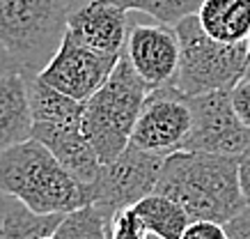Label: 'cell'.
Wrapping results in <instances>:
<instances>
[{
	"instance_id": "3",
	"label": "cell",
	"mask_w": 250,
	"mask_h": 239,
	"mask_svg": "<svg viewBox=\"0 0 250 239\" xmlns=\"http://www.w3.org/2000/svg\"><path fill=\"white\" fill-rule=\"evenodd\" d=\"M149 90L133 69L126 51H122L110 78L85 101L83 129L101 163L117 159L129 147Z\"/></svg>"
},
{
	"instance_id": "18",
	"label": "cell",
	"mask_w": 250,
	"mask_h": 239,
	"mask_svg": "<svg viewBox=\"0 0 250 239\" xmlns=\"http://www.w3.org/2000/svg\"><path fill=\"white\" fill-rule=\"evenodd\" d=\"M55 235L60 239H108V221L94 205L64 214Z\"/></svg>"
},
{
	"instance_id": "1",
	"label": "cell",
	"mask_w": 250,
	"mask_h": 239,
	"mask_svg": "<svg viewBox=\"0 0 250 239\" xmlns=\"http://www.w3.org/2000/svg\"><path fill=\"white\" fill-rule=\"evenodd\" d=\"M156 191L182 202L190 218L228 223L248 202L239 182V156L179 150L166 156Z\"/></svg>"
},
{
	"instance_id": "8",
	"label": "cell",
	"mask_w": 250,
	"mask_h": 239,
	"mask_svg": "<svg viewBox=\"0 0 250 239\" xmlns=\"http://www.w3.org/2000/svg\"><path fill=\"white\" fill-rule=\"evenodd\" d=\"M190 129L193 110L188 94L177 90L174 85H166L149 90L129 145L167 156L184 150Z\"/></svg>"
},
{
	"instance_id": "16",
	"label": "cell",
	"mask_w": 250,
	"mask_h": 239,
	"mask_svg": "<svg viewBox=\"0 0 250 239\" xmlns=\"http://www.w3.org/2000/svg\"><path fill=\"white\" fill-rule=\"evenodd\" d=\"M133 209L145 221L147 230L159 239H179L186 225L193 221L182 202H177L161 191L145 196L143 200L133 205Z\"/></svg>"
},
{
	"instance_id": "9",
	"label": "cell",
	"mask_w": 250,
	"mask_h": 239,
	"mask_svg": "<svg viewBox=\"0 0 250 239\" xmlns=\"http://www.w3.org/2000/svg\"><path fill=\"white\" fill-rule=\"evenodd\" d=\"M120 55L97 51L67 32L58 53L42 69L39 78L74 99L87 101L110 78Z\"/></svg>"
},
{
	"instance_id": "4",
	"label": "cell",
	"mask_w": 250,
	"mask_h": 239,
	"mask_svg": "<svg viewBox=\"0 0 250 239\" xmlns=\"http://www.w3.org/2000/svg\"><path fill=\"white\" fill-rule=\"evenodd\" d=\"M67 0H0V42L23 74L39 76L67 35Z\"/></svg>"
},
{
	"instance_id": "22",
	"label": "cell",
	"mask_w": 250,
	"mask_h": 239,
	"mask_svg": "<svg viewBox=\"0 0 250 239\" xmlns=\"http://www.w3.org/2000/svg\"><path fill=\"white\" fill-rule=\"evenodd\" d=\"M225 228H228L229 239H250V202L239 214H234L229 218L225 223Z\"/></svg>"
},
{
	"instance_id": "28",
	"label": "cell",
	"mask_w": 250,
	"mask_h": 239,
	"mask_svg": "<svg viewBox=\"0 0 250 239\" xmlns=\"http://www.w3.org/2000/svg\"><path fill=\"white\" fill-rule=\"evenodd\" d=\"M152 239H159V237H154V235H152Z\"/></svg>"
},
{
	"instance_id": "15",
	"label": "cell",
	"mask_w": 250,
	"mask_h": 239,
	"mask_svg": "<svg viewBox=\"0 0 250 239\" xmlns=\"http://www.w3.org/2000/svg\"><path fill=\"white\" fill-rule=\"evenodd\" d=\"M64 214H39L23 200L0 193V239H39L53 235Z\"/></svg>"
},
{
	"instance_id": "26",
	"label": "cell",
	"mask_w": 250,
	"mask_h": 239,
	"mask_svg": "<svg viewBox=\"0 0 250 239\" xmlns=\"http://www.w3.org/2000/svg\"><path fill=\"white\" fill-rule=\"evenodd\" d=\"M246 76H250V39H248V69H246Z\"/></svg>"
},
{
	"instance_id": "14",
	"label": "cell",
	"mask_w": 250,
	"mask_h": 239,
	"mask_svg": "<svg viewBox=\"0 0 250 239\" xmlns=\"http://www.w3.org/2000/svg\"><path fill=\"white\" fill-rule=\"evenodd\" d=\"M197 19L207 35L218 42L239 44L250 39V0H205Z\"/></svg>"
},
{
	"instance_id": "21",
	"label": "cell",
	"mask_w": 250,
	"mask_h": 239,
	"mask_svg": "<svg viewBox=\"0 0 250 239\" xmlns=\"http://www.w3.org/2000/svg\"><path fill=\"white\" fill-rule=\"evenodd\" d=\"M232 101H234V108L243 120V124L250 129V76H243L232 87Z\"/></svg>"
},
{
	"instance_id": "7",
	"label": "cell",
	"mask_w": 250,
	"mask_h": 239,
	"mask_svg": "<svg viewBox=\"0 0 250 239\" xmlns=\"http://www.w3.org/2000/svg\"><path fill=\"white\" fill-rule=\"evenodd\" d=\"M193 129L184 143L188 152L241 156L250 145V129L243 124L232 101V87L188 97Z\"/></svg>"
},
{
	"instance_id": "5",
	"label": "cell",
	"mask_w": 250,
	"mask_h": 239,
	"mask_svg": "<svg viewBox=\"0 0 250 239\" xmlns=\"http://www.w3.org/2000/svg\"><path fill=\"white\" fill-rule=\"evenodd\" d=\"M182 44L179 69L174 87L184 94H202L211 90L234 87L248 69V42L228 44L207 35L197 14H190L174 25Z\"/></svg>"
},
{
	"instance_id": "10",
	"label": "cell",
	"mask_w": 250,
	"mask_h": 239,
	"mask_svg": "<svg viewBox=\"0 0 250 239\" xmlns=\"http://www.w3.org/2000/svg\"><path fill=\"white\" fill-rule=\"evenodd\" d=\"M124 51L138 76L152 90L174 83L179 69V53H182V44L174 25L159 23V21L140 23L131 19Z\"/></svg>"
},
{
	"instance_id": "12",
	"label": "cell",
	"mask_w": 250,
	"mask_h": 239,
	"mask_svg": "<svg viewBox=\"0 0 250 239\" xmlns=\"http://www.w3.org/2000/svg\"><path fill=\"white\" fill-rule=\"evenodd\" d=\"M30 138L44 143L64 168L83 184H94L101 173V159L83 129V122L44 124L32 122Z\"/></svg>"
},
{
	"instance_id": "25",
	"label": "cell",
	"mask_w": 250,
	"mask_h": 239,
	"mask_svg": "<svg viewBox=\"0 0 250 239\" xmlns=\"http://www.w3.org/2000/svg\"><path fill=\"white\" fill-rule=\"evenodd\" d=\"M71 7H78V5H83V2H87V0H67Z\"/></svg>"
},
{
	"instance_id": "6",
	"label": "cell",
	"mask_w": 250,
	"mask_h": 239,
	"mask_svg": "<svg viewBox=\"0 0 250 239\" xmlns=\"http://www.w3.org/2000/svg\"><path fill=\"white\" fill-rule=\"evenodd\" d=\"M166 156L126 147L117 159L101 166V173L92 186V205L108 223L117 212L133 207L145 196L156 191Z\"/></svg>"
},
{
	"instance_id": "11",
	"label": "cell",
	"mask_w": 250,
	"mask_h": 239,
	"mask_svg": "<svg viewBox=\"0 0 250 239\" xmlns=\"http://www.w3.org/2000/svg\"><path fill=\"white\" fill-rule=\"evenodd\" d=\"M129 23L131 12L115 0H87L71 9L67 32L97 51L120 55L126 46Z\"/></svg>"
},
{
	"instance_id": "17",
	"label": "cell",
	"mask_w": 250,
	"mask_h": 239,
	"mask_svg": "<svg viewBox=\"0 0 250 239\" xmlns=\"http://www.w3.org/2000/svg\"><path fill=\"white\" fill-rule=\"evenodd\" d=\"M120 7L152 16L154 21L167 25H177L182 19L197 14L205 0H115Z\"/></svg>"
},
{
	"instance_id": "19",
	"label": "cell",
	"mask_w": 250,
	"mask_h": 239,
	"mask_svg": "<svg viewBox=\"0 0 250 239\" xmlns=\"http://www.w3.org/2000/svg\"><path fill=\"white\" fill-rule=\"evenodd\" d=\"M108 239H152L145 221L133 207H126L113 216L108 223Z\"/></svg>"
},
{
	"instance_id": "24",
	"label": "cell",
	"mask_w": 250,
	"mask_h": 239,
	"mask_svg": "<svg viewBox=\"0 0 250 239\" xmlns=\"http://www.w3.org/2000/svg\"><path fill=\"white\" fill-rule=\"evenodd\" d=\"M14 71H21V67L14 60V55L5 48V44L0 42V78L7 76V74H14Z\"/></svg>"
},
{
	"instance_id": "13",
	"label": "cell",
	"mask_w": 250,
	"mask_h": 239,
	"mask_svg": "<svg viewBox=\"0 0 250 239\" xmlns=\"http://www.w3.org/2000/svg\"><path fill=\"white\" fill-rule=\"evenodd\" d=\"M32 133L30 76L14 71L0 78V154Z\"/></svg>"
},
{
	"instance_id": "20",
	"label": "cell",
	"mask_w": 250,
	"mask_h": 239,
	"mask_svg": "<svg viewBox=\"0 0 250 239\" xmlns=\"http://www.w3.org/2000/svg\"><path fill=\"white\" fill-rule=\"evenodd\" d=\"M179 239H229L228 228L220 221H211V218H193L186 230L182 232Z\"/></svg>"
},
{
	"instance_id": "2",
	"label": "cell",
	"mask_w": 250,
	"mask_h": 239,
	"mask_svg": "<svg viewBox=\"0 0 250 239\" xmlns=\"http://www.w3.org/2000/svg\"><path fill=\"white\" fill-rule=\"evenodd\" d=\"M0 193L14 196L39 214H69L92 205V186L83 184L35 138L0 154Z\"/></svg>"
},
{
	"instance_id": "27",
	"label": "cell",
	"mask_w": 250,
	"mask_h": 239,
	"mask_svg": "<svg viewBox=\"0 0 250 239\" xmlns=\"http://www.w3.org/2000/svg\"><path fill=\"white\" fill-rule=\"evenodd\" d=\"M39 239H60V237H58V235L53 232V235H44V237H39Z\"/></svg>"
},
{
	"instance_id": "23",
	"label": "cell",
	"mask_w": 250,
	"mask_h": 239,
	"mask_svg": "<svg viewBox=\"0 0 250 239\" xmlns=\"http://www.w3.org/2000/svg\"><path fill=\"white\" fill-rule=\"evenodd\" d=\"M239 182H241V191L246 196V202H250V145L239 156Z\"/></svg>"
}]
</instances>
